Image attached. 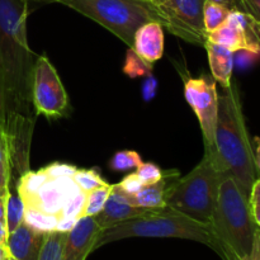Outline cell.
<instances>
[{
    "instance_id": "1",
    "label": "cell",
    "mask_w": 260,
    "mask_h": 260,
    "mask_svg": "<svg viewBox=\"0 0 260 260\" xmlns=\"http://www.w3.org/2000/svg\"><path fill=\"white\" fill-rule=\"evenodd\" d=\"M28 5L23 0H0V85L3 113L35 118L33 69L38 56L27 38Z\"/></svg>"
},
{
    "instance_id": "2",
    "label": "cell",
    "mask_w": 260,
    "mask_h": 260,
    "mask_svg": "<svg viewBox=\"0 0 260 260\" xmlns=\"http://www.w3.org/2000/svg\"><path fill=\"white\" fill-rule=\"evenodd\" d=\"M218 95L215 151L223 169L249 200L258 179L254 147L246 128L239 91L234 84Z\"/></svg>"
},
{
    "instance_id": "3",
    "label": "cell",
    "mask_w": 260,
    "mask_h": 260,
    "mask_svg": "<svg viewBox=\"0 0 260 260\" xmlns=\"http://www.w3.org/2000/svg\"><path fill=\"white\" fill-rule=\"evenodd\" d=\"M210 225L217 240L221 258L223 254H233L239 260L250 259L260 229L254 221L249 200L230 175L221 183Z\"/></svg>"
},
{
    "instance_id": "4",
    "label": "cell",
    "mask_w": 260,
    "mask_h": 260,
    "mask_svg": "<svg viewBox=\"0 0 260 260\" xmlns=\"http://www.w3.org/2000/svg\"><path fill=\"white\" fill-rule=\"evenodd\" d=\"M128 238H175L205 244L218 254V244L211 225H205L169 207L152 208L149 212L102 230L95 249Z\"/></svg>"
},
{
    "instance_id": "5",
    "label": "cell",
    "mask_w": 260,
    "mask_h": 260,
    "mask_svg": "<svg viewBox=\"0 0 260 260\" xmlns=\"http://www.w3.org/2000/svg\"><path fill=\"white\" fill-rule=\"evenodd\" d=\"M216 151H205L203 159L185 177L169 185L167 206L188 217L210 225L223 178L228 177Z\"/></svg>"
},
{
    "instance_id": "6",
    "label": "cell",
    "mask_w": 260,
    "mask_h": 260,
    "mask_svg": "<svg viewBox=\"0 0 260 260\" xmlns=\"http://www.w3.org/2000/svg\"><path fill=\"white\" fill-rule=\"evenodd\" d=\"M99 23L123 41L134 45L136 30L149 22L165 27V17L155 0H55Z\"/></svg>"
},
{
    "instance_id": "7",
    "label": "cell",
    "mask_w": 260,
    "mask_h": 260,
    "mask_svg": "<svg viewBox=\"0 0 260 260\" xmlns=\"http://www.w3.org/2000/svg\"><path fill=\"white\" fill-rule=\"evenodd\" d=\"M32 104L36 116L61 118L69 114L70 103L62 81L51 61L38 56L33 69Z\"/></svg>"
},
{
    "instance_id": "8",
    "label": "cell",
    "mask_w": 260,
    "mask_h": 260,
    "mask_svg": "<svg viewBox=\"0 0 260 260\" xmlns=\"http://www.w3.org/2000/svg\"><path fill=\"white\" fill-rule=\"evenodd\" d=\"M184 81V96L197 116L205 144V151L215 150V129L218 112V93L216 81L210 76L193 78L180 74Z\"/></svg>"
},
{
    "instance_id": "9",
    "label": "cell",
    "mask_w": 260,
    "mask_h": 260,
    "mask_svg": "<svg viewBox=\"0 0 260 260\" xmlns=\"http://www.w3.org/2000/svg\"><path fill=\"white\" fill-rule=\"evenodd\" d=\"M165 27L177 37L194 45H205L207 32L203 25L205 0H159Z\"/></svg>"
},
{
    "instance_id": "10",
    "label": "cell",
    "mask_w": 260,
    "mask_h": 260,
    "mask_svg": "<svg viewBox=\"0 0 260 260\" xmlns=\"http://www.w3.org/2000/svg\"><path fill=\"white\" fill-rule=\"evenodd\" d=\"M207 41L223 46L234 53L259 56L260 24L246 13L231 10L228 20L220 28L208 33Z\"/></svg>"
},
{
    "instance_id": "11",
    "label": "cell",
    "mask_w": 260,
    "mask_h": 260,
    "mask_svg": "<svg viewBox=\"0 0 260 260\" xmlns=\"http://www.w3.org/2000/svg\"><path fill=\"white\" fill-rule=\"evenodd\" d=\"M80 192V188L73 177L53 178L42 185L38 194L24 207L32 206L58 217L66 203Z\"/></svg>"
},
{
    "instance_id": "12",
    "label": "cell",
    "mask_w": 260,
    "mask_h": 260,
    "mask_svg": "<svg viewBox=\"0 0 260 260\" xmlns=\"http://www.w3.org/2000/svg\"><path fill=\"white\" fill-rule=\"evenodd\" d=\"M102 229L91 216L79 218L76 225L66 234L63 260H85L95 250V244L101 236Z\"/></svg>"
},
{
    "instance_id": "13",
    "label": "cell",
    "mask_w": 260,
    "mask_h": 260,
    "mask_svg": "<svg viewBox=\"0 0 260 260\" xmlns=\"http://www.w3.org/2000/svg\"><path fill=\"white\" fill-rule=\"evenodd\" d=\"M150 210L152 208H141L129 205L126 194L113 185V189L107 200L106 206L98 215L94 216V220L96 221L102 230H106V229L118 225L123 221L139 217V216L149 212Z\"/></svg>"
},
{
    "instance_id": "14",
    "label": "cell",
    "mask_w": 260,
    "mask_h": 260,
    "mask_svg": "<svg viewBox=\"0 0 260 260\" xmlns=\"http://www.w3.org/2000/svg\"><path fill=\"white\" fill-rule=\"evenodd\" d=\"M45 238V233L23 222L8 236V250L18 260H38Z\"/></svg>"
},
{
    "instance_id": "15",
    "label": "cell",
    "mask_w": 260,
    "mask_h": 260,
    "mask_svg": "<svg viewBox=\"0 0 260 260\" xmlns=\"http://www.w3.org/2000/svg\"><path fill=\"white\" fill-rule=\"evenodd\" d=\"M132 48L147 62L154 63L164 53V27L159 22H149L136 30Z\"/></svg>"
},
{
    "instance_id": "16",
    "label": "cell",
    "mask_w": 260,
    "mask_h": 260,
    "mask_svg": "<svg viewBox=\"0 0 260 260\" xmlns=\"http://www.w3.org/2000/svg\"><path fill=\"white\" fill-rule=\"evenodd\" d=\"M178 170H167L164 172L161 179L154 184L145 185L136 194H126L129 205L141 208H161L167 207L168 192H169L170 183L179 178Z\"/></svg>"
},
{
    "instance_id": "17",
    "label": "cell",
    "mask_w": 260,
    "mask_h": 260,
    "mask_svg": "<svg viewBox=\"0 0 260 260\" xmlns=\"http://www.w3.org/2000/svg\"><path fill=\"white\" fill-rule=\"evenodd\" d=\"M203 46L207 51L212 79L223 89L230 88L233 84L231 79H233L234 73V52L211 41H206Z\"/></svg>"
},
{
    "instance_id": "18",
    "label": "cell",
    "mask_w": 260,
    "mask_h": 260,
    "mask_svg": "<svg viewBox=\"0 0 260 260\" xmlns=\"http://www.w3.org/2000/svg\"><path fill=\"white\" fill-rule=\"evenodd\" d=\"M48 180L47 174L43 169L38 170V172H32L28 170L24 174L20 175L18 178L17 182V193L23 201V203L28 205L36 196L38 194L42 185Z\"/></svg>"
},
{
    "instance_id": "19",
    "label": "cell",
    "mask_w": 260,
    "mask_h": 260,
    "mask_svg": "<svg viewBox=\"0 0 260 260\" xmlns=\"http://www.w3.org/2000/svg\"><path fill=\"white\" fill-rule=\"evenodd\" d=\"M23 222L27 223L35 230L40 231V233L48 234L56 231L58 217L56 215L45 212L37 207L27 206V207H24V221Z\"/></svg>"
},
{
    "instance_id": "20",
    "label": "cell",
    "mask_w": 260,
    "mask_h": 260,
    "mask_svg": "<svg viewBox=\"0 0 260 260\" xmlns=\"http://www.w3.org/2000/svg\"><path fill=\"white\" fill-rule=\"evenodd\" d=\"M230 12L231 10L226 8L225 5L205 0V4H203V25H205L207 35L220 28L228 20Z\"/></svg>"
},
{
    "instance_id": "21",
    "label": "cell",
    "mask_w": 260,
    "mask_h": 260,
    "mask_svg": "<svg viewBox=\"0 0 260 260\" xmlns=\"http://www.w3.org/2000/svg\"><path fill=\"white\" fill-rule=\"evenodd\" d=\"M66 234L68 233H60V231L46 234L38 260H63Z\"/></svg>"
},
{
    "instance_id": "22",
    "label": "cell",
    "mask_w": 260,
    "mask_h": 260,
    "mask_svg": "<svg viewBox=\"0 0 260 260\" xmlns=\"http://www.w3.org/2000/svg\"><path fill=\"white\" fill-rule=\"evenodd\" d=\"M123 73L131 79L144 78L152 73V63L147 62L141 57L132 47H129L126 52V58L123 63Z\"/></svg>"
},
{
    "instance_id": "23",
    "label": "cell",
    "mask_w": 260,
    "mask_h": 260,
    "mask_svg": "<svg viewBox=\"0 0 260 260\" xmlns=\"http://www.w3.org/2000/svg\"><path fill=\"white\" fill-rule=\"evenodd\" d=\"M113 185L108 184L104 187L96 188V189L91 190V192L86 193V201H85V207H84V216H94L98 215L106 206L107 200L111 196Z\"/></svg>"
},
{
    "instance_id": "24",
    "label": "cell",
    "mask_w": 260,
    "mask_h": 260,
    "mask_svg": "<svg viewBox=\"0 0 260 260\" xmlns=\"http://www.w3.org/2000/svg\"><path fill=\"white\" fill-rule=\"evenodd\" d=\"M142 164V159L140 154L134 150H122L116 152L111 157L108 162L109 169L113 172H129L132 169H136L137 167Z\"/></svg>"
},
{
    "instance_id": "25",
    "label": "cell",
    "mask_w": 260,
    "mask_h": 260,
    "mask_svg": "<svg viewBox=\"0 0 260 260\" xmlns=\"http://www.w3.org/2000/svg\"><path fill=\"white\" fill-rule=\"evenodd\" d=\"M24 221V203L17 194H13L10 192L8 197L7 211H5V223H7L8 233L14 231L20 223Z\"/></svg>"
},
{
    "instance_id": "26",
    "label": "cell",
    "mask_w": 260,
    "mask_h": 260,
    "mask_svg": "<svg viewBox=\"0 0 260 260\" xmlns=\"http://www.w3.org/2000/svg\"><path fill=\"white\" fill-rule=\"evenodd\" d=\"M73 178L76 184L79 185L81 192L84 193H89L91 190L96 189V188L109 184L104 180V178L102 177L101 173L96 169H76Z\"/></svg>"
},
{
    "instance_id": "27",
    "label": "cell",
    "mask_w": 260,
    "mask_h": 260,
    "mask_svg": "<svg viewBox=\"0 0 260 260\" xmlns=\"http://www.w3.org/2000/svg\"><path fill=\"white\" fill-rule=\"evenodd\" d=\"M86 193L80 192L71 198L65 207L61 211L58 218H70V220H79L84 215V207H85Z\"/></svg>"
},
{
    "instance_id": "28",
    "label": "cell",
    "mask_w": 260,
    "mask_h": 260,
    "mask_svg": "<svg viewBox=\"0 0 260 260\" xmlns=\"http://www.w3.org/2000/svg\"><path fill=\"white\" fill-rule=\"evenodd\" d=\"M0 172L9 178L12 182V162H10V149L9 140H8L7 131L0 122Z\"/></svg>"
},
{
    "instance_id": "29",
    "label": "cell",
    "mask_w": 260,
    "mask_h": 260,
    "mask_svg": "<svg viewBox=\"0 0 260 260\" xmlns=\"http://www.w3.org/2000/svg\"><path fill=\"white\" fill-rule=\"evenodd\" d=\"M136 173L139 175L140 179L145 183V185L154 184V183L159 182L164 175V172L160 169L157 165L152 164V162H144L136 168Z\"/></svg>"
},
{
    "instance_id": "30",
    "label": "cell",
    "mask_w": 260,
    "mask_h": 260,
    "mask_svg": "<svg viewBox=\"0 0 260 260\" xmlns=\"http://www.w3.org/2000/svg\"><path fill=\"white\" fill-rule=\"evenodd\" d=\"M114 187L118 190H121L122 193H124V194L132 196L140 192L145 187V183L140 179L136 173H132V174H128L127 177H124L118 184H114Z\"/></svg>"
},
{
    "instance_id": "31",
    "label": "cell",
    "mask_w": 260,
    "mask_h": 260,
    "mask_svg": "<svg viewBox=\"0 0 260 260\" xmlns=\"http://www.w3.org/2000/svg\"><path fill=\"white\" fill-rule=\"evenodd\" d=\"M78 168L70 164H63V162H52L48 167L43 168V170L47 174L48 179H53V178H61V177H73L75 174Z\"/></svg>"
},
{
    "instance_id": "32",
    "label": "cell",
    "mask_w": 260,
    "mask_h": 260,
    "mask_svg": "<svg viewBox=\"0 0 260 260\" xmlns=\"http://www.w3.org/2000/svg\"><path fill=\"white\" fill-rule=\"evenodd\" d=\"M157 91V79L155 78V75L152 73H150L149 75L145 76V80L142 83L141 88V95L144 102L150 103L152 99L155 98Z\"/></svg>"
},
{
    "instance_id": "33",
    "label": "cell",
    "mask_w": 260,
    "mask_h": 260,
    "mask_svg": "<svg viewBox=\"0 0 260 260\" xmlns=\"http://www.w3.org/2000/svg\"><path fill=\"white\" fill-rule=\"evenodd\" d=\"M243 12L250 15L260 24V0H240Z\"/></svg>"
},
{
    "instance_id": "34",
    "label": "cell",
    "mask_w": 260,
    "mask_h": 260,
    "mask_svg": "<svg viewBox=\"0 0 260 260\" xmlns=\"http://www.w3.org/2000/svg\"><path fill=\"white\" fill-rule=\"evenodd\" d=\"M10 194L9 185H3L0 187V220L5 222V211H7L8 197Z\"/></svg>"
},
{
    "instance_id": "35",
    "label": "cell",
    "mask_w": 260,
    "mask_h": 260,
    "mask_svg": "<svg viewBox=\"0 0 260 260\" xmlns=\"http://www.w3.org/2000/svg\"><path fill=\"white\" fill-rule=\"evenodd\" d=\"M249 203H250V206H260V178L255 180L253 188H251Z\"/></svg>"
},
{
    "instance_id": "36",
    "label": "cell",
    "mask_w": 260,
    "mask_h": 260,
    "mask_svg": "<svg viewBox=\"0 0 260 260\" xmlns=\"http://www.w3.org/2000/svg\"><path fill=\"white\" fill-rule=\"evenodd\" d=\"M210 2L217 3V4H221V5H225V7L229 8L230 10H240V12H243L240 0H210Z\"/></svg>"
},
{
    "instance_id": "37",
    "label": "cell",
    "mask_w": 260,
    "mask_h": 260,
    "mask_svg": "<svg viewBox=\"0 0 260 260\" xmlns=\"http://www.w3.org/2000/svg\"><path fill=\"white\" fill-rule=\"evenodd\" d=\"M254 157H255V167L256 172H258L259 178H260V137H254Z\"/></svg>"
},
{
    "instance_id": "38",
    "label": "cell",
    "mask_w": 260,
    "mask_h": 260,
    "mask_svg": "<svg viewBox=\"0 0 260 260\" xmlns=\"http://www.w3.org/2000/svg\"><path fill=\"white\" fill-rule=\"evenodd\" d=\"M249 260H260V230L255 236V241H254L253 250H251L250 259Z\"/></svg>"
},
{
    "instance_id": "39",
    "label": "cell",
    "mask_w": 260,
    "mask_h": 260,
    "mask_svg": "<svg viewBox=\"0 0 260 260\" xmlns=\"http://www.w3.org/2000/svg\"><path fill=\"white\" fill-rule=\"evenodd\" d=\"M8 236H9V233H8L7 223L0 220V245L7 246Z\"/></svg>"
},
{
    "instance_id": "40",
    "label": "cell",
    "mask_w": 260,
    "mask_h": 260,
    "mask_svg": "<svg viewBox=\"0 0 260 260\" xmlns=\"http://www.w3.org/2000/svg\"><path fill=\"white\" fill-rule=\"evenodd\" d=\"M251 212H253V217L256 226L260 229V206H251Z\"/></svg>"
},
{
    "instance_id": "41",
    "label": "cell",
    "mask_w": 260,
    "mask_h": 260,
    "mask_svg": "<svg viewBox=\"0 0 260 260\" xmlns=\"http://www.w3.org/2000/svg\"><path fill=\"white\" fill-rule=\"evenodd\" d=\"M9 254V250H8V246L0 245V260H5V258Z\"/></svg>"
},
{
    "instance_id": "42",
    "label": "cell",
    "mask_w": 260,
    "mask_h": 260,
    "mask_svg": "<svg viewBox=\"0 0 260 260\" xmlns=\"http://www.w3.org/2000/svg\"><path fill=\"white\" fill-rule=\"evenodd\" d=\"M3 185H10V180L9 178H7L0 172V187H3Z\"/></svg>"
},
{
    "instance_id": "43",
    "label": "cell",
    "mask_w": 260,
    "mask_h": 260,
    "mask_svg": "<svg viewBox=\"0 0 260 260\" xmlns=\"http://www.w3.org/2000/svg\"><path fill=\"white\" fill-rule=\"evenodd\" d=\"M25 4H30V3H55V0H23Z\"/></svg>"
},
{
    "instance_id": "44",
    "label": "cell",
    "mask_w": 260,
    "mask_h": 260,
    "mask_svg": "<svg viewBox=\"0 0 260 260\" xmlns=\"http://www.w3.org/2000/svg\"><path fill=\"white\" fill-rule=\"evenodd\" d=\"M222 259L223 260H239L235 255H233V254H223Z\"/></svg>"
},
{
    "instance_id": "45",
    "label": "cell",
    "mask_w": 260,
    "mask_h": 260,
    "mask_svg": "<svg viewBox=\"0 0 260 260\" xmlns=\"http://www.w3.org/2000/svg\"><path fill=\"white\" fill-rule=\"evenodd\" d=\"M3 113V93H2V85H0V116Z\"/></svg>"
},
{
    "instance_id": "46",
    "label": "cell",
    "mask_w": 260,
    "mask_h": 260,
    "mask_svg": "<svg viewBox=\"0 0 260 260\" xmlns=\"http://www.w3.org/2000/svg\"><path fill=\"white\" fill-rule=\"evenodd\" d=\"M5 260H18V259H15L14 256H12V255H10V254H8V256H7V258H5Z\"/></svg>"
},
{
    "instance_id": "47",
    "label": "cell",
    "mask_w": 260,
    "mask_h": 260,
    "mask_svg": "<svg viewBox=\"0 0 260 260\" xmlns=\"http://www.w3.org/2000/svg\"><path fill=\"white\" fill-rule=\"evenodd\" d=\"M156 2H159V0H156Z\"/></svg>"
},
{
    "instance_id": "48",
    "label": "cell",
    "mask_w": 260,
    "mask_h": 260,
    "mask_svg": "<svg viewBox=\"0 0 260 260\" xmlns=\"http://www.w3.org/2000/svg\"><path fill=\"white\" fill-rule=\"evenodd\" d=\"M155 2H156V0H155Z\"/></svg>"
}]
</instances>
